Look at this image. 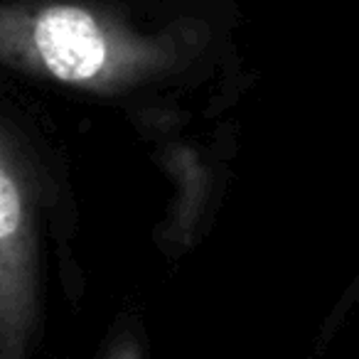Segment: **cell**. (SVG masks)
Here are the masks:
<instances>
[{
	"mask_svg": "<svg viewBox=\"0 0 359 359\" xmlns=\"http://www.w3.org/2000/svg\"><path fill=\"white\" fill-rule=\"evenodd\" d=\"M226 0H0V76L172 111L234 57Z\"/></svg>",
	"mask_w": 359,
	"mask_h": 359,
	"instance_id": "cell-1",
	"label": "cell"
},
{
	"mask_svg": "<svg viewBox=\"0 0 359 359\" xmlns=\"http://www.w3.org/2000/svg\"><path fill=\"white\" fill-rule=\"evenodd\" d=\"M72 222L55 153L0 89V359H27L40 320L45 234Z\"/></svg>",
	"mask_w": 359,
	"mask_h": 359,
	"instance_id": "cell-2",
	"label": "cell"
},
{
	"mask_svg": "<svg viewBox=\"0 0 359 359\" xmlns=\"http://www.w3.org/2000/svg\"><path fill=\"white\" fill-rule=\"evenodd\" d=\"M106 359H143V354H140V344H138V339H135V334L133 332L121 334V337L111 344Z\"/></svg>",
	"mask_w": 359,
	"mask_h": 359,
	"instance_id": "cell-3",
	"label": "cell"
}]
</instances>
